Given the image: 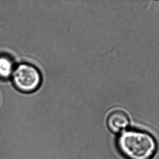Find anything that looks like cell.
I'll use <instances>...</instances> for the list:
<instances>
[{
	"label": "cell",
	"instance_id": "obj_1",
	"mask_svg": "<svg viewBox=\"0 0 159 159\" xmlns=\"http://www.w3.org/2000/svg\"><path fill=\"white\" fill-rule=\"evenodd\" d=\"M116 147L126 159H153L159 144L155 136L139 129L126 130L118 136Z\"/></svg>",
	"mask_w": 159,
	"mask_h": 159
},
{
	"label": "cell",
	"instance_id": "obj_2",
	"mask_svg": "<svg viewBox=\"0 0 159 159\" xmlns=\"http://www.w3.org/2000/svg\"><path fill=\"white\" fill-rule=\"evenodd\" d=\"M11 77L15 87L23 93H33L37 90L42 82L38 69L26 63L19 65L14 69Z\"/></svg>",
	"mask_w": 159,
	"mask_h": 159
},
{
	"label": "cell",
	"instance_id": "obj_3",
	"mask_svg": "<svg viewBox=\"0 0 159 159\" xmlns=\"http://www.w3.org/2000/svg\"><path fill=\"white\" fill-rule=\"evenodd\" d=\"M129 125V118L122 110H116L110 114L107 119V125L110 131L120 133L126 130Z\"/></svg>",
	"mask_w": 159,
	"mask_h": 159
},
{
	"label": "cell",
	"instance_id": "obj_4",
	"mask_svg": "<svg viewBox=\"0 0 159 159\" xmlns=\"http://www.w3.org/2000/svg\"><path fill=\"white\" fill-rule=\"evenodd\" d=\"M14 69L12 61L6 57H0V77L8 78L13 75Z\"/></svg>",
	"mask_w": 159,
	"mask_h": 159
}]
</instances>
